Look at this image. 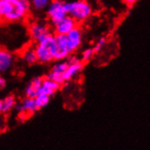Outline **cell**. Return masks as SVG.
Segmentation results:
<instances>
[{
  "label": "cell",
  "instance_id": "277c9868",
  "mask_svg": "<svg viewBox=\"0 0 150 150\" xmlns=\"http://www.w3.org/2000/svg\"><path fill=\"white\" fill-rule=\"evenodd\" d=\"M67 60L68 65L63 74V80L65 84L72 81L73 79L78 76L84 68V63L80 60V58L71 55L67 57Z\"/></svg>",
  "mask_w": 150,
  "mask_h": 150
},
{
  "label": "cell",
  "instance_id": "e0dca14e",
  "mask_svg": "<svg viewBox=\"0 0 150 150\" xmlns=\"http://www.w3.org/2000/svg\"><path fill=\"white\" fill-rule=\"evenodd\" d=\"M29 2L31 8H33L35 11L43 12L47 9L51 0H29Z\"/></svg>",
  "mask_w": 150,
  "mask_h": 150
},
{
  "label": "cell",
  "instance_id": "7c38bea8",
  "mask_svg": "<svg viewBox=\"0 0 150 150\" xmlns=\"http://www.w3.org/2000/svg\"><path fill=\"white\" fill-rule=\"evenodd\" d=\"M16 109L20 115V117H28L34 113H36L38 108L36 105L34 98H25L19 104L16 105Z\"/></svg>",
  "mask_w": 150,
  "mask_h": 150
},
{
  "label": "cell",
  "instance_id": "9a60e30c",
  "mask_svg": "<svg viewBox=\"0 0 150 150\" xmlns=\"http://www.w3.org/2000/svg\"><path fill=\"white\" fill-rule=\"evenodd\" d=\"M21 58L23 62L28 66H34L38 63V57L37 54L35 52L34 47H26L25 49H23Z\"/></svg>",
  "mask_w": 150,
  "mask_h": 150
},
{
  "label": "cell",
  "instance_id": "ac0fdd59",
  "mask_svg": "<svg viewBox=\"0 0 150 150\" xmlns=\"http://www.w3.org/2000/svg\"><path fill=\"white\" fill-rule=\"evenodd\" d=\"M50 98H51L49 96H47L46 94H43V93H38L36 96H35L34 100L36 102V105H37L38 110L47 107L50 102Z\"/></svg>",
  "mask_w": 150,
  "mask_h": 150
},
{
  "label": "cell",
  "instance_id": "52a82bcc",
  "mask_svg": "<svg viewBox=\"0 0 150 150\" xmlns=\"http://www.w3.org/2000/svg\"><path fill=\"white\" fill-rule=\"evenodd\" d=\"M77 22L69 15L65 16L57 23L52 25L53 31L55 35H67L76 26H77Z\"/></svg>",
  "mask_w": 150,
  "mask_h": 150
},
{
  "label": "cell",
  "instance_id": "9c48e42d",
  "mask_svg": "<svg viewBox=\"0 0 150 150\" xmlns=\"http://www.w3.org/2000/svg\"><path fill=\"white\" fill-rule=\"evenodd\" d=\"M67 45L70 53L73 55L75 52H76L81 47L83 43V31L79 26H76L74 29H72L69 33L66 35Z\"/></svg>",
  "mask_w": 150,
  "mask_h": 150
},
{
  "label": "cell",
  "instance_id": "7a4b0ae2",
  "mask_svg": "<svg viewBox=\"0 0 150 150\" xmlns=\"http://www.w3.org/2000/svg\"><path fill=\"white\" fill-rule=\"evenodd\" d=\"M33 47L37 54L38 63L47 65L55 61L57 44L54 33H49L47 37L37 42Z\"/></svg>",
  "mask_w": 150,
  "mask_h": 150
},
{
  "label": "cell",
  "instance_id": "d6986e66",
  "mask_svg": "<svg viewBox=\"0 0 150 150\" xmlns=\"http://www.w3.org/2000/svg\"><path fill=\"white\" fill-rule=\"evenodd\" d=\"M95 55H96V52H95L93 47H87L84 51H82L80 60L82 61L83 63H87V62H89L90 60L93 59Z\"/></svg>",
  "mask_w": 150,
  "mask_h": 150
},
{
  "label": "cell",
  "instance_id": "cb8c5ba5",
  "mask_svg": "<svg viewBox=\"0 0 150 150\" xmlns=\"http://www.w3.org/2000/svg\"><path fill=\"white\" fill-rule=\"evenodd\" d=\"M0 50H1V47H0Z\"/></svg>",
  "mask_w": 150,
  "mask_h": 150
},
{
  "label": "cell",
  "instance_id": "5bb4252c",
  "mask_svg": "<svg viewBox=\"0 0 150 150\" xmlns=\"http://www.w3.org/2000/svg\"><path fill=\"white\" fill-rule=\"evenodd\" d=\"M42 81H43V77H41V76L34 77L25 87L24 94H25V98H34L35 96L39 93L40 86L42 85Z\"/></svg>",
  "mask_w": 150,
  "mask_h": 150
},
{
  "label": "cell",
  "instance_id": "ba28073f",
  "mask_svg": "<svg viewBox=\"0 0 150 150\" xmlns=\"http://www.w3.org/2000/svg\"><path fill=\"white\" fill-rule=\"evenodd\" d=\"M68 65V60L64 59V60H57L55 61V63L52 65L50 71L47 75V77L52 79V80L56 81L59 85H64V80H63V74L65 70Z\"/></svg>",
  "mask_w": 150,
  "mask_h": 150
},
{
  "label": "cell",
  "instance_id": "8fae6325",
  "mask_svg": "<svg viewBox=\"0 0 150 150\" xmlns=\"http://www.w3.org/2000/svg\"><path fill=\"white\" fill-rule=\"evenodd\" d=\"M16 56L15 54L6 48L0 50V73L5 74L9 72L15 66Z\"/></svg>",
  "mask_w": 150,
  "mask_h": 150
},
{
  "label": "cell",
  "instance_id": "8992f818",
  "mask_svg": "<svg viewBox=\"0 0 150 150\" xmlns=\"http://www.w3.org/2000/svg\"><path fill=\"white\" fill-rule=\"evenodd\" d=\"M28 35L29 38L35 42L37 43L43 39L45 37H47L49 33H51L49 25L41 21H33L28 25Z\"/></svg>",
  "mask_w": 150,
  "mask_h": 150
},
{
  "label": "cell",
  "instance_id": "7402d4cb",
  "mask_svg": "<svg viewBox=\"0 0 150 150\" xmlns=\"http://www.w3.org/2000/svg\"><path fill=\"white\" fill-rule=\"evenodd\" d=\"M123 1H124V3H125L126 5L131 6H133L134 4H136V3L138 1V0H123Z\"/></svg>",
  "mask_w": 150,
  "mask_h": 150
},
{
  "label": "cell",
  "instance_id": "4fadbf2b",
  "mask_svg": "<svg viewBox=\"0 0 150 150\" xmlns=\"http://www.w3.org/2000/svg\"><path fill=\"white\" fill-rule=\"evenodd\" d=\"M60 86H61V85H59L58 83H57L54 80H52V79H50L47 76L43 77V81H42V85L40 86L39 93L46 94V95L49 96L50 98H52V96L60 89Z\"/></svg>",
  "mask_w": 150,
  "mask_h": 150
},
{
  "label": "cell",
  "instance_id": "30bf717a",
  "mask_svg": "<svg viewBox=\"0 0 150 150\" xmlns=\"http://www.w3.org/2000/svg\"><path fill=\"white\" fill-rule=\"evenodd\" d=\"M55 38H56V44H57L55 61L67 59L72 54L69 51L66 35H55Z\"/></svg>",
  "mask_w": 150,
  "mask_h": 150
},
{
  "label": "cell",
  "instance_id": "603a6c76",
  "mask_svg": "<svg viewBox=\"0 0 150 150\" xmlns=\"http://www.w3.org/2000/svg\"><path fill=\"white\" fill-rule=\"evenodd\" d=\"M1 105H2V98H0V111H1Z\"/></svg>",
  "mask_w": 150,
  "mask_h": 150
},
{
  "label": "cell",
  "instance_id": "5b68a950",
  "mask_svg": "<svg viewBox=\"0 0 150 150\" xmlns=\"http://www.w3.org/2000/svg\"><path fill=\"white\" fill-rule=\"evenodd\" d=\"M64 3L65 2L61 1V0H51L50 4L45 10L47 18L51 25H54L62 17L67 15L65 9Z\"/></svg>",
  "mask_w": 150,
  "mask_h": 150
},
{
  "label": "cell",
  "instance_id": "ffe728a7",
  "mask_svg": "<svg viewBox=\"0 0 150 150\" xmlns=\"http://www.w3.org/2000/svg\"><path fill=\"white\" fill-rule=\"evenodd\" d=\"M105 45H107V38H100L98 41L96 42L93 48H94L96 53H99L100 51H102V49L105 47Z\"/></svg>",
  "mask_w": 150,
  "mask_h": 150
},
{
  "label": "cell",
  "instance_id": "2e32d148",
  "mask_svg": "<svg viewBox=\"0 0 150 150\" xmlns=\"http://www.w3.org/2000/svg\"><path fill=\"white\" fill-rule=\"evenodd\" d=\"M16 105V101L14 96L9 95L6 96V98H2V105H1V111H0V113L3 114L9 113L12 109L15 108Z\"/></svg>",
  "mask_w": 150,
  "mask_h": 150
},
{
  "label": "cell",
  "instance_id": "6da1fadb",
  "mask_svg": "<svg viewBox=\"0 0 150 150\" xmlns=\"http://www.w3.org/2000/svg\"><path fill=\"white\" fill-rule=\"evenodd\" d=\"M30 10L29 0H0V22H24Z\"/></svg>",
  "mask_w": 150,
  "mask_h": 150
},
{
  "label": "cell",
  "instance_id": "44dd1931",
  "mask_svg": "<svg viewBox=\"0 0 150 150\" xmlns=\"http://www.w3.org/2000/svg\"><path fill=\"white\" fill-rule=\"evenodd\" d=\"M6 78L3 76V74L0 73V90L4 89V88L6 87Z\"/></svg>",
  "mask_w": 150,
  "mask_h": 150
},
{
  "label": "cell",
  "instance_id": "3957f363",
  "mask_svg": "<svg viewBox=\"0 0 150 150\" xmlns=\"http://www.w3.org/2000/svg\"><path fill=\"white\" fill-rule=\"evenodd\" d=\"M64 5L67 14L72 16L77 23L86 21L93 15V6L86 0L65 2Z\"/></svg>",
  "mask_w": 150,
  "mask_h": 150
}]
</instances>
